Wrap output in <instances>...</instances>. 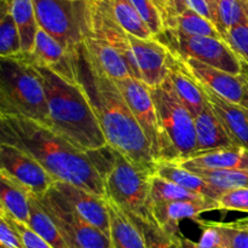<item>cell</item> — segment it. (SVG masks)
<instances>
[{
	"label": "cell",
	"instance_id": "6da1fadb",
	"mask_svg": "<svg viewBox=\"0 0 248 248\" xmlns=\"http://www.w3.org/2000/svg\"><path fill=\"white\" fill-rule=\"evenodd\" d=\"M77 70L78 81L91 102L107 144L138 169L154 174L157 162L147 136L116 82L97 68L82 45L77 53Z\"/></svg>",
	"mask_w": 248,
	"mask_h": 248
},
{
	"label": "cell",
	"instance_id": "7a4b0ae2",
	"mask_svg": "<svg viewBox=\"0 0 248 248\" xmlns=\"http://www.w3.org/2000/svg\"><path fill=\"white\" fill-rule=\"evenodd\" d=\"M0 142L31 154L57 182L106 198L104 183L89 153L74 147L43 124L0 114Z\"/></svg>",
	"mask_w": 248,
	"mask_h": 248
},
{
	"label": "cell",
	"instance_id": "3957f363",
	"mask_svg": "<svg viewBox=\"0 0 248 248\" xmlns=\"http://www.w3.org/2000/svg\"><path fill=\"white\" fill-rule=\"evenodd\" d=\"M35 67L43 80L47 101V127L82 152H93L108 145L82 87L67 81L43 65L35 64Z\"/></svg>",
	"mask_w": 248,
	"mask_h": 248
},
{
	"label": "cell",
	"instance_id": "277c9868",
	"mask_svg": "<svg viewBox=\"0 0 248 248\" xmlns=\"http://www.w3.org/2000/svg\"><path fill=\"white\" fill-rule=\"evenodd\" d=\"M0 114L48 125L43 80L26 53L0 58Z\"/></svg>",
	"mask_w": 248,
	"mask_h": 248
},
{
	"label": "cell",
	"instance_id": "5b68a950",
	"mask_svg": "<svg viewBox=\"0 0 248 248\" xmlns=\"http://www.w3.org/2000/svg\"><path fill=\"white\" fill-rule=\"evenodd\" d=\"M87 153L103 179L106 199L128 216H149L147 205L153 173L138 169L109 145Z\"/></svg>",
	"mask_w": 248,
	"mask_h": 248
},
{
	"label": "cell",
	"instance_id": "8992f818",
	"mask_svg": "<svg viewBox=\"0 0 248 248\" xmlns=\"http://www.w3.org/2000/svg\"><path fill=\"white\" fill-rule=\"evenodd\" d=\"M149 90L161 132L159 162L179 164L193 156L196 152V131L193 115L179 101L169 79L160 86Z\"/></svg>",
	"mask_w": 248,
	"mask_h": 248
},
{
	"label": "cell",
	"instance_id": "52a82bcc",
	"mask_svg": "<svg viewBox=\"0 0 248 248\" xmlns=\"http://www.w3.org/2000/svg\"><path fill=\"white\" fill-rule=\"evenodd\" d=\"M39 28L69 52H77L89 31L87 0H33Z\"/></svg>",
	"mask_w": 248,
	"mask_h": 248
},
{
	"label": "cell",
	"instance_id": "ba28073f",
	"mask_svg": "<svg viewBox=\"0 0 248 248\" xmlns=\"http://www.w3.org/2000/svg\"><path fill=\"white\" fill-rule=\"evenodd\" d=\"M155 39L179 57L194 58L230 74H242L241 62L223 39L189 35L173 29H165Z\"/></svg>",
	"mask_w": 248,
	"mask_h": 248
},
{
	"label": "cell",
	"instance_id": "9c48e42d",
	"mask_svg": "<svg viewBox=\"0 0 248 248\" xmlns=\"http://www.w3.org/2000/svg\"><path fill=\"white\" fill-rule=\"evenodd\" d=\"M38 201L70 248H111L110 237L86 222L55 186Z\"/></svg>",
	"mask_w": 248,
	"mask_h": 248
},
{
	"label": "cell",
	"instance_id": "30bf717a",
	"mask_svg": "<svg viewBox=\"0 0 248 248\" xmlns=\"http://www.w3.org/2000/svg\"><path fill=\"white\" fill-rule=\"evenodd\" d=\"M0 173L19 184L34 198H41L56 184V179L38 160L24 150L0 142Z\"/></svg>",
	"mask_w": 248,
	"mask_h": 248
},
{
	"label": "cell",
	"instance_id": "8fae6325",
	"mask_svg": "<svg viewBox=\"0 0 248 248\" xmlns=\"http://www.w3.org/2000/svg\"><path fill=\"white\" fill-rule=\"evenodd\" d=\"M115 82L120 89L126 103L130 107L131 111L142 127L143 132L147 136L152 145L155 160L159 162L160 152H161V132H160L156 109L149 87L135 78H128Z\"/></svg>",
	"mask_w": 248,
	"mask_h": 248
},
{
	"label": "cell",
	"instance_id": "7c38bea8",
	"mask_svg": "<svg viewBox=\"0 0 248 248\" xmlns=\"http://www.w3.org/2000/svg\"><path fill=\"white\" fill-rule=\"evenodd\" d=\"M128 38L140 70V81L149 89L164 84L169 79V48L155 38L140 39L130 34Z\"/></svg>",
	"mask_w": 248,
	"mask_h": 248
},
{
	"label": "cell",
	"instance_id": "4fadbf2b",
	"mask_svg": "<svg viewBox=\"0 0 248 248\" xmlns=\"http://www.w3.org/2000/svg\"><path fill=\"white\" fill-rule=\"evenodd\" d=\"M179 58L196 81L212 90L223 98L241 106L245 98V85H246V78L244 74H230L190 57Z\"/></svg>",
	"mask_w": 248,
	"mask_h": 248
},
{
	"label": "cell",
	"instance_id": "5bb4252c",
	"mask_svg": "<svg viewBox=\"0 0 248 248\" xmlns=\"http://www.w3.org/2000/svg\"><path fill=\"white\" fill-rule=\"evenodd\" d=\"M77 52L65 50L55 38L39 28L33 52L29 58L35 64L43 65L72 84H79L77 70Z\"/></svg>",
	"mask_w": 248,
	"mask_h": 248
},
{
	"label": "cell",
	"instance_id": "9a60e30c",
	"mask_svg": "<svg viewBox=\"0 0 248 248\" xmlns=\"http://www.w3.org/2000/svg\"><path fill=\"white\" fill-rule=\"evenodd\" d=\"M53 186L86 222L109 236L110 216L106 198L64 182H56Z\"/></svg>",
	"mask_w": 248,
	"mask_h": 248
},
{
	"label": "cell",
	"instance_id": "2e32d148",
	"mask_svg": "<svg viewBox=\"0 0 248 248\" xmlns=\"http://www.w3.org/2000/svg\"><path fill=\"white\" fill-rule=\"evenodd\" d=\"M220 210L219 202L211 199L202 200H181L171 202H156L148 205V212L157 224L173 234H181L179 222L182 219L198 220L205 212Z\"/></svg>",
	"mask_w": 248,
	"mask_h": 248
},
{
	"label": "cell",
	"instance_id": "e0dca14e",
	"mask_svg": "<svg viewBox=\"0 0 248 248\" xmlns=\"http://www.w3.org/2000/svg\"><path fill=\"white\" fill-rule=\"evenodd\" d=\"M167 64H169V80L174 93L188 109L189 113L193 115V118H195L208 106L202 86L184 67L181 58L171 51L167 58Z\"/></svg>",
	"mask_w": 248,
	"mask_h": 248
},
{
	"label": "cell",
	"instance_id": "ac0fdd59",
	"mask_svg": "<svg viewBox=\"0 0 248 248\" xmlns=\"http://www.w3.org/2000/svg\"><path fill=\"white\" fill-rule=\"evenodd\" d=\"M201 85V84H200ZM205 91L208 104L219 119L225 132L235 145L248 149V114L240 104L232 103L222 96L201 85Z\"/></svg>",
	"mask_w": 248,
	"mask_h": 248
},
{
	"label": "cell",
	"instance_id": "d6986e66",
	"mask_svg": "<svg viewBox=\"0 0 248 248\" xmlns=\"http://www.w3.org/2000/svg\"><path fill=\"white\" fill-rule=\"evenodd\" d=\"M82 46L90 60L111 80L119 81L128 78H135L132 67L125 56L110 44L99 39L86 36Z\"/></svg>",
	"mask_w": 248,
	"mask_h": 248
},
{
	"label": "cell",
	"instance_id": "ffe728a7",
	"mask_svg": "<svg viewBox=\"0 0 248 248\" xmlns=\"http://www.w3.org/2000/svg\"><path fill=\"white\" fill-rule=\"evenodd\" d=\"M178 165L203 170H241L248 171V149L240 145H229L202 154L194 155Z\"/></svg>",
	"mask_w": 248,
	"mask_h": 248
},
{
	"label": "cell",
	"instance_id": "44dd1931",
	"mask_svg": "<svg viewBox=\"0 0 248 248\" xmlns=\"http://www.w3.org/2000/svg\"><path fill=\"white\" fill-rule=\"evenodd\" d=\"M194 123L196 131V152L194 155L234 144L210 104L194 118Z\"/></svg>",
	"mask_w": 248,
	"mask_h": 248
},
{
	"label": "cell",
	"instance_id": "7402d4cb",
	"mask_svg": "<svg viewBox=\"0 0 248 248\" xmlns=\"http://www.w3.org/2000/svg\"><path fill=\"white\" fill-rule=\"evenodd\" d=\"M161 178L167 179L170 182L178 184L182 188L186 189L190 193L198 194V195L203 196V198L211 199V200L218 201L224 191L216 188L212 184L206 182L201 177L196 176L191 171L186 170V167L176 164V162H167L161 161L156 164L155 173Z\"/></svg>",
	"mask_w": 248,
	"mask_h": 248
},
{
	"label": "cell",
	"instance_id": "603a6c76",
	"mask_svg": "<svg viewBox=\"0 0 248 248\" xmlns=\"http://www.w3.org/2000/svg\"><path fill=\"white\" fill-rule=\"evenodd\" d=\"M110 216L111 248H148L142 234L131 218L121 208L107 199Z\"/></svg>",
	"mask_w": 248,
	"mask_h": 248
},
{
	"label": "cell",
	"instance_id": "cb8c5ba5",
	"mask_svg": "<svg viewBox=\"0 0 248 248\" xmlns=\"http://www.w3.org/2000/svg\"><path fill=\"white\" fill-rule=\"evenodd\" d=\"M0 208L18 222L29 224L31 219V194L0 173Z\"/></svg>",
	"mask_w": 248,
	"mask_h": 248
},
{
	"label": "cell",
	"instance_id": "d4e9b609",
	"mask_svg": "<svg viewBox=\"0 0 248 248\" xmlns=\"http://www.w3.org/2000/svg\"><path fill=\"white\" fill-rule=\"evenodd\" d=\"M128 216V215H127ZM142 234L148 248H186L182 234H173L160 227L152 216H128Z\"/></svg>",
	"mask_w": 248,
	"mask_h": 248
},
{
	"label": "cell",
	"instance_id": "484cf974",
	"mask_svg": "<svg viewBox=\"0 0 248 248\" xmlns=\"http://www.w3.org/2000/svg\"><path fill=\"white\" fill-rule=\"evenodd\" d=\"M119 26L130 35L140 39L155 38L130 0H104Z\"/></svg>",
	"mask_w": 248,
	"mask_h": 248
},
{
	"label": "cell",
	"instance_id": "4316f807",
	"mask_svg": "<svg viewBox=\"0 0 248 248\" xmlns=\"http://www.w3.org/2000/svg\"><path fill=\"white\" fill-rule=\"evenodd\" d=\"M28 227L53 248H70L58 230L52 218L47 215L38 199L31 195V219Z\"/></svg>",
	"mask_w": 248,
	"mask_h": 248
},
{
	"label": "cell",
	"instance_id": "83f0119b",
	"mask_svg": "<svg viewBox=\"0 0 248 248\" xmlns=\"http://www.w3.org/2000/svg\"><path fill=\"white\" fill-rule=\"evenodd\" d=\"M248 17V0H217L212 9L213 24L220 35Z\"/></svg>",
	"mask_w": 248,
	"mask_h": 248
},
{
	"label": "cell",
	"instance_id": "f1b7e54d",
	"mask_svg": "<svg viewBox=\"0 0 248 248\" xmlns=\"http://www.w3.org/2000/svg\"><path fill=\"white\" fill-rule=\"evenodd\" d=\"M223 191L248 188V171L241 170H203L186 167Z\"/></svg>",
	"mask_w": 248,
	"mask_h": 248
},
{
	"label": "cell",
	"instance_id": "f546056e",
	"mask_svg": "<svg viewBox=\"0 0 248 248\" xmlns=\"http://www.w3.org/2000/svg\"><path fill=\"white\" fill-rule=\"evenodd\" d=\"M203 196L198 194L190 193L186 189L182 188L178 184L170 182L167 179L153 174L150 177L149 186V198H148V205L156 202H171V201L181 200H202ZM147 205V207H148Z\"/></svg>",
	"mask_w": 248,
	"mask_h": 248
},
{
	"label": "cell",
	"instance_id": "4dcf8cb0",
	"mask_svg": "<svg viewBox=\"0 0 248 248\" xmlns=\"http://www.w3.org/2000/svg\"><path fill=\"white\" fill-rule=\"evenodd\" d=\"M0 58L15 57L22 53L18 27L6 4L0 2Z\"/></svg>",
	"mask_w": 248,
	"mask_h": 248
},
{
	"label": "cell",
	"instance_id": "1f68e13d",
	"mask_svg": "<svg viewBox=\"0 0 248 248\" xmlns=\"http://www.w3.org/2000/svg\"><path fill=\"white\" fill-rule=\"evenodd\" d=\"M223 40L234 51L241 62L242 68L248 69V17L232 27L223 35Z\"/></svg>",
	"mask_w": 248,
	"mask_h": 248
},
{
	"label": "cell",
	"instance_id": "d6a6232c",
	"mask_svg": "<svg viewBox=\"0 0 248 248\" xmlns=\"http://www.w3.org/2000/svg\"><path fill=\"white\" fill-rule=\"evenodd\" d=\"M225 248H248V223L244 219L232 223H215Z\"/></svg>",
	"mask_w": 248,
	"mask_h": 248
},
{
	"label": "cell",
	"instance_id": "836d02e7",
	"mask_svg": "<svg viewBox=\"0 0 248 248\" xmlns=\"http://www.w3.org/2000/svg\"><path fill=\"white\" fill-rule=\"evenodd\" d=\"M148 28L156 38L165 31L164 19L152 0H130Z\"/></svg>",
	"mask_w": 248,
	"mask_h": 248
},
{
	"label": "cell",
	"instance_id": "e575fe53",
	"mask_svg": "<svg viewBox=\"0 0 248 248\" xmlns=\"http://www.w3.org/2000/svg\"><path fill=\"white\" fill-rule=\"evenodd\" d=\"M0 246L6 248H26L18 230L10 220L9 216L0 210Z\"/></svg>",
	"mask_w": 248,
	"mask_h": 248
},
{
	"label": "cell",
	"instance_id": "d590c367",
	"mask_svg": "<svg viewBox=\"0 0 248 248\" xmlns=\"http://www.w3.org/2000/svg\"><path fill=\"white\" fill-rule=\"evenodd\" d=\"M218 202L220 210L248 213V188L224 191L218 199Z\"/></svg>",
	"mask_w": 248,
	"mask_h": 248
},
{
	"label": "cell",
	"instance_id": "8d00e7d4",
	"mask_svg": "<svg viewBox=\"0 0 248 248\" xmlns=\"http://www.w3.org/2000/svg\"><path fill=\"white\" fill-rule=\"evenodd\" d=\"M203 228L202 235H201L199 242H194L195 248H225L224 241L220 235L219 230L217 229L212 222L201 223Z\"/></svg>",
	"mask_w": 248,
	"mask_h": 248
},
{
	"label": "cell",
	"instance_id": "74e56055",
	"mask_svg": "<svg viewBox=\"0 0 248 248\" xmlns=\"http://www.w3.org/2000/svg\"><path fill=\"white\" fill-rule=\"evenodd\" d=\"M0 210H1V208H0ZM7 216H9V218H10V220H11L12 224L15 225V228H16V229L18 230L19 234H21L24 245H26V248H53L51 245H48L45 240L41 239V237L39 236V235L36 234L34 230H31L28 225L24 224V223H22V222H18V220H16L15 218H12L10 215H7Z\"/></svg>",
	"mask_w": 248,
	"mask_h": 248
},
{
	"label": "cell",
	"instance_id": "f35d334b",
	"mask_svg": "<svg viewBox=\"0 0 248 248\" xmlns=\"http://www.w3.org/2000/svg\"><path fill=\"white\" fill-rule=\"evenodd\" d=\"M186 1L191 10H194V11L198 12L199 15H201V16L205 17V18H207L208 21L213 23L212 11H211V6L207 0H186Z\"/></svg>",
	"mask_w": 248,
	"mask_h": 248
},
{
	"label": "cell",
	"instance_id": "ab89813d",
	"mask_svg": "<svg viewBox=\"0 0 248 248\" xmlns=\"http://www.w3.org/2000/svg\"><path fill=\"white\" fill-rule=\"evenodd\" d=\"M152 1L153 4L156 6V9L159 10L160 14H161L162 19H164V24H165V21H166L170 12H171L172 0H152Z\"/></svg>",
	"mask_w": 248,
	"mask_h": 248
},
{
	"label": "cell",
	"instance_id": "60d3db41",
	"mask_svg": "<svg viewBox=\"0 0 248 248\" xmlns=\"http://www.w3.org/2000/svg\"><path fill=\"white\" fill-rule=\"evenodd\" d=\"M242 74H244L245 78H246V85H245V98H244V102H242L241 107H244V108L246 109L248 114V74H246V73H242Z\"/></svg>",
	"mask_w": 248,
	"mask_h": 248
},
{
	"label": "cell",
	"instance_id": "b9f144b4",
	"mask_svg": "<svg viewBox=\"0 0 248 248\" xmlns=\"http://www.w3.org/2000/svg\"><path fill=\"white\" fill-rule=\"evenodd\" d=\"M184 245H186V248H195L194 247V242L188 239H184Z\"/></svg>",
	"mask_w": 248,
	"mask_h": 248
},
{
	"label": "cell",
	"instance_id": "7bdbcfd3",
	"mask_svg": "<svg viewBox=\"0 0 248 248\" xmlns=\"http://www.w3.org/2000/svg\"><path fill=\"white\" fill-rule=\"evenodd\" d=\"M207 1H208V4H210V6H211V11H212L213 6H215V5H216L217 0H207Z\"/></svg>",
	"mask_w": 248,
	"mask_h": 248
},
{
	"label": "cell",
	"instance_id": "ee69618b",
	"mask_svg": "<svg viewBox=\"0 0 248 248\" xmlns=\"http://www.w3.org/2000/svg\"><path fill=\"white\" fill-rule=\"evenodd\" d=\"M242 73H246V74H248V69H246V68H242Z\"/></svg>",
	"mask_w": 248,
	"mask_h": 248
},
{
	"label": "cell",
	"instance_id": "f6af8a7d",
	"mask_svg": "<svg viewBox=\"0 0 248 248\" xmlns=\"http://www.w3.org/2000/svg\"><path fill=\"white\" fill-rule=\"evenodd\" d=\"M244 220H245V222H246V223H248V218H244Z\"/></svg>",
	"mask_w": 248,
	"mask_h": 248
},
{
	"label": "cell",
	"instance_id": "bcb514c9",
	"mask_svg": "<svg viewBox=\"0 0 248 248\" xmlns=\"http://www.w3.org/2000/svg\"><path fill=\"white\" fill-rule=\"evenodd\" d=\"M0 248H6V247H4V246H0Z\"/></svg>",
	"mask_w": 248,
	"mask_h": 248
}]
</instances>
